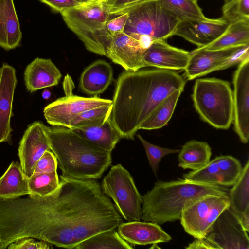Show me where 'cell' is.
Masks as SVG:
<instances>
[{
  "instance_id": "obj_1",
  "label": "cell",
  "mask_w": 249,
  "mask_h": 249,
  "mask_svg": "<svg viewBox=\"0 0 249 249\" xmlns=\"http://www.w3.org/2000/svg\"><path fill=\"white\" fill-rule=\"evenodd\" d=\"M123 222L115 205L95 179L61 175L57 189L46 196L0 198V249L24 238L74 249Z\"/></svg>"
},
{
  "instance_id": "obj_2",
  "label": "cell",
  "mask_w": 249,
  "mask_h": 249,
  "mask_svg": "<svg viewBox=\"0 0 249 249\" xmlns=\"http://www.w3.org/2000/svg\"><path fill=\"white\" fill-rule=\"evenodd\" d=\"M186 82L173 70L124 71L116 80L110 121L122 138L134 140L143 122L170 94L183 91Z\"/></svg>"
},
{
  "instance_id": "obj_3",
  "label": "cell",
  "mask_w": 249,
  "mask_h": 249,
  "mask_svg": "<svg viewBox=\"0 0 249 249\" xmlns=\"http://www.w3.org/2000/svg\"><path fill=\"white\" fill-rule=\"evenodd\" d=\"M50 149L62 175L77 179H97L110 166L111 152L103 150L64 126L48 127Z\"/></svg>"
},
{
  "instance_id": "obj_4",
  "label": "cell",
  "mask_w": 249,
  "mask_h": 249,
  "mask_svg": "<svg viewBox=\"0 0 249 249\" xmlns=\"http://www.w3.org/2000/svg\"><path fill=\"white\" fill-rule=\"evenodd\" d=\"M220 185L201 183L179 178L156 182L142 197L141 219L159 225L180 219L183 210L209 195L228 194Z\"/></svg>"
},
{
  "instance_id": "obj_5",
  "label": "cell",
  "mask_w": 249,
  "mask_h": 249,
  "mask_svg": "<svg viewBox=\"0 0 249 249\" xmlns=\"http://www.w3.org/2000/svg\"><path fill=\"white\" fill-rule=\"evenodd\" d=\"M192 98L201 118L212 126L228 129L233 123V91L230 83L216 78L196 80Z\"/></svg>"
},
{
  "instance_id": "obj_6",
  "label": "cell",
  "mask_w": 249,
  "mask_h": 249,
  "mask_svg": "<svg viewBox=\"0 0 249 249\" xmlns=\"http://www.w3.org/2000/svg\"><path fill=\"white\" fill-rule=\"evenodd\" d=\"M61 15L67 27L89 51L106 56L111 35L107 28L112 17L104 3H87L69 9Z\"/></svg>"
},
{
  "instance_id": "obj_7",
  "label": "cell",
  "mask_w": 249,
  "mask_h": 249,
  "mask_svg": "<svg viewBox=\"0 0 249 249\" xmlns=\"http://www.w3.org/2000/svg\"><path fill=\"white\" fill-rule=\"evenodd\" d=\"M128 13L124 32L128 35H146L165 40L174 36L181 20L159 0H143L122 14Z\"/></svg>"
},
{
  "instance_id": "obj_8",
  "label": "cell",
  "mask_w": 249,
  "mask_h": 249,
  "mask_svg": "<svg viewBox=\"0 0 249 249\" xmlns=\"http://www.w3.org/2000/svg\"><path fill=\"white\" fill-rule=\"evenodd\" d=\"M103 192L110 197L127 221H140L142 197L130 173L121 164L112 166L101 185Z\"/></svg>"
},
{
  "instance_id": "obj_9",
  "label": "cell",
  "mask_w": 249,
  "mask_h": 249,
  "mask_svg": "<svg viewBox=\"0 0 249 249\" xmlns=\"http://www.w3.org/2000/svg\"><path fill=\"white\" fill-rule=\"evenodd\" d=\"M230 205L228 194L206 196L183 210L179 219L181 224L194 238H204L218 216Z\"/></svg>"
},
{
  "instance_id": "obj_10",
  "label": "cell",
  "mask_w": 249,
  "mask_h": 249,
  "mask_svg": "<svg viewBox=\"0 0 249 249\" xmlns=\"http://www.w3.org/2000/svg\"><path fill=\"white\" fill-rule=\"evenodd\" d=\"M216 249H249L248 232L229 206L218 216L204 237Z\"/></svg>"
},
{
  "instance_id": "obj_11",
  "label": "cell",
  "mask_w": 249,
  "mask_h": 249,
  "mask_svg": "<svg viewBox=\"0 0 249 249\" xmlns=\"http://www.w3.org/2000/svg\"><path fill=\"white\" fill-rule=\"evenodd\" d=\"M112 101L97 96L90 97L66 95L46 106L43 110L47 122L53 126L68 127L71 121L78 114L87 109L111 105Z\"/></svg>"
},
{
  "instance_id": "obj_12",
  "label": "cell",
  "mask_w": 249,
  "mask_h": 249,
  "mask_svg": "<svg viewBox=\"0 0 249 249\" xmlns=\"http://www.w3.org/2000/svg\"><path fill=\"white\" fill-rule=\"evenodd\" d=\"M233 83L234 130L241 141L247 143L249 138V59L240 63Z\"/></svg>"
},
{
  "instance_id": "obj_13",
  "label": "cell",
  "mask_w": 249,
  "mask_h": 249,
  "mask_svg": "<svg viewBox=\"0 0 249 249\" xmlns=\"http://www.w3.org/2000/svg\"><path fill=\"white\" fill-rule=\"evenodd\" d=\"M146 50L137 39L123 32L111 36L106 56L124 70L135 71L146 67L143 61Z\"/></svg>"
},
{
  "instance_id": "obj_14",
  "label": "cell",
  "mask_w": 249,
  "mask_h": 249,
  "mask_svg": "<svg viewBox=\"0 0 249 249\" xmlns=\"http://www.w3.org/2000/svg\"><path fill=\"white\" fill-rule=\"evenodd\" d=\"M47 128L40 121L33 122L28 125L20 142L18 149L20 164L28 178L33 174L41 156L46 151L51 150Z\"/></svg>"
},
{
  "instance_id": "obj_15",
  "label": "cell",
  "mask_w": 249,
  "mask_h": 249,
  "mask_svg": "<svg viewBox=\"0 0 249 249\" xmlns=\"http://www.w3.org/2000/svg\"><path fill=\"white\" fill-rule=\"evenodd\" d=\"M229 23L222 17L205 21L184 19L178 25L174 36H181L198 48L203 47L217 39Z\"/></svg>"
},
{
  "instance_id": "obj_16",
  "label": "cell",
  "mask_w": 249,
  "mask_h": 249,
  "mask_svg": "<svg viewBox=\"0 0 249 249\" xmlns=\"http://www.w3.org/2000/svg\"><path fill=\"white\" fill-rule=\"evenodd\" d=\"M189 52L169 45L164 39H154L145 50L143 61L146 67L182 70L186 67Z\"/></svg>"
},
{
  "instance_id": "obj_17",
  "label": "cell",
  "mask_w": 249,
  "mask_h": 249,
  "mask_svg": "<svg viewBox=\"0 0 249 249\" xmlns=\"http://www.w3.org/2000/svg\"><path fill=\"white\" fill-rule=\"evenodd\" d=\"M17 83L15 69L3 63L0 67V142H8L11 137L10 120Z\"/></svg>"
},
{
  "instance_id": "obj_18",
  "label": "cell",
  "mask_w": 249,
  "mask_h": 249,
  "mask_svg": "<svg viewBox=\"0 0 249 249\" xmlns=\"http://www.w3.org/2000/svg\"><path fill=\"white\" fill-rule=\"evenodd\" d=\"M239 47L215 50L200 47L190 52L189 60L184 69L185 77L193 80L217 71L223 62Z\"/></svg>"
},
{
  "instance_id": "obj_19",
  "label": "cell",
  "mask_w": 249,
  "mask_h": 249,
  "mask_svg": "<svg viewBox=\"0 0 249 249\" xmlns=\"http://www.w3.org/2000/svg\"><path fill=\"white\" fill-rule=\"evenodd\" d=\"M118 233L124 240L133 245H146L169 242L171 236L160 225L140 221L122 222L117 227Z\"/></svg>"
},
{
  "instance_id": "obj_20",
  "label": "cell",
  "mask_w": 249,
  "mask_h": 249,
  "mask_svg": "<svg viewBox=\"0 0 249 249\" xmlns=\"http://www.w3.org/2000/svg\"><path fill=\"white\" fill-rule=\"evenodd\" d=\"M62 77L60 70L50 59L37 57L26 67L24 79L30 92L56 86Z\"/></svg>"
},
{
  "instance_id": "obj_21",
  "label": "cell",
  "mask_w": 249,
  "mask_h": 249,
  "mask_svg": "<svg viewBox=\"0 0 249 249\" xmlns=\"http://www.w3.org/2000/svg\"><path fill=\"white\" fill-rule=\"evenodd\" d=\"M113 80V70L110 64L104 60H97L82 72L79 88L86 94L97 96L107 89Z\"/></svg>"
},
{
  "instance_id": "obj_22",
  "label": "cell",
  "mask_w": 249,
  "mask_h": 249,
  "mask_svg": "<svg viewBox=\"0 0 249 249\" xmlns=\"http://www.w3.org/2000/svg\"><path fill=\"white\" fill-rule=\"evenodd\" d=\"M22 33L13 0H0V46L8 51L20 45Z\"/></svg>"
},
{
  "instance_id": "obj_23",
  "label": "cell",
  "mask_w": 249,
  "mask_h": 249,
  "mask_svg": "<svg viewBox=\"0 0 249 249\" xmlns=\"http://www.w3.org/2000/svg\"><path fill=\"white\" fill-rule=\"evenodd\" d=\"M71 129L93 145L111 152L122 138L109 118L100 125Z\"/></svg>"
},
{
  "instance_id": "obj_24",
  "label": "cell",
  "mask_w": 249,
  "mask_h": 249,
  "mask_svg": "<svg viewBox=\"0 0 249 249\" xmlns=\"http://www.w3.org/2000/svg\"><path fill=\"white\" fill-rule=\"evenodd\" d=\"M28 178L20 164L13 161L0 177V198L13 199L29 195Z\"/></svg>"
},
{
  "instance_id": "obj_25",
  "label": "cell",
  "mask_w": 249,
  "mask_h": 249,
  "mask_svg": "<svg viewBox=\"0 0 249 249\" xmlns=\"http://www.w3.org/2000/svg\"><path fill=\"white\" fill-rule=\"evenodd\" d=\"M178 166L184 169L196 170L208 163L212 155L207 142L192 140L186 142L178 152Z\"/></svg>"
},
{
  "instance_id": "obj_26",
  "label": "cell",
  "mask_w": 249,
  "mask_h": 249,
  "mask_svg": "<svg viewBox=\"0 0 249 249\" xmlns=\"http://www.w3.org/2000/svg\"><path fill=\"white\" fill-rule=\"evenodd\" d=\"M248 44H249V18H245L229 23L224 32L217 39L203 48L215 50Z\"/></svg>"
},
{
  "instance_id": "obj_27",
  "label": "cell",
  "mask_w": 249,
  "mask_h": 249,
  "mask_svg": "<svg viewBox=\"0 0 249 249\" xmlns=\"http://www.w3.org/2000/svg\"><path fill=\"white\" fill-rule=\"evenodd\" d=\"M182 92L177 89L167 96L143 122L139 129H157L166 125L172 116Z\"/></svg>"
},
{
  "instance_id": "obj_28",
  "label": "cell",
  "mask_w": 249,
  "mask_h": 249,
  "mask_svg": "<svg viewBox=\"0 0 249 249\" xmlns=\"http://www.w3.org/2000/svg\"><path fill=\"white\" fill-rule=\"evenodd\" d=\"M115 229L97 233L80 242L75 249H133Z\"/></svg>"
},
{
  "instance_id": "obj_29",
  "label": "cell",
  "mask_w": 249,
  "mask_h": 249,
  "mask_svg": "<svg viewBox=\"0 0 249 249\" xmlns=\"http://www.w3.org/2000/svg\"><path fill=\"white\" fill-rule=\"evenodd\" d=\"M230 190L228 196L232 210L239 215L249 209V160L243 167L236 182Z\"/></svg>"
},
{
  "instance_id": "obj_30",
  "label": "cell",
  "mask_w": 249,
  "mask_h": 249,
  "mask_svg": "<svg viewBox=\"0 0 249 249\" xmlns=\"http://www.w3.org/2000/svg\"><path fill=\"white\" fill-rule=\"evenodd\" d=\"M59 184L60 180L57 171L33 174L28 178L29 196H48L57 189Z\"/></svg>"
},
{
  "instance_id": "obj_31",
  "label": "cell",
  "mask_w": 249,
  "mask_h": 249,
  "mask_svg": "<svg viewBox=\"0 0 249 249\" xmlns=\"http://www.w3.org/2000/svg\"><path fill=\"white\" fill-rule=\"evenodd\" d=\"M168 9L184 19L205 21L209 20L198 5L197 0H159Z\"/></svg>"
},
{
  "instance_id": "obj_32",
  "label": "cell",
  "mask_w": 249,
  "mask_h": 249,
  "mask_svg": "<svg viewBox=\"0 0 249 249\" xmlns=\"http://www.w3.org/2000/svg\"><path fill=\"white\" fill-rule=\"evenodd\" d=\"M111 108L112 105L98 107L83 111L71 121L67 128L74 129L100 125L109 118Z\"/></svg>"
},
{
  "instance_id": "obj_33",
  "label": "cell",
  "mask_w": 249,
  "mask_h": 249,
  "mask_svg": "<svg viewBox=\"0 0 249 249\" xmlns=\"http://www.w3.org/2000/svg\"><path fill=\"white\" fill-rule=\"evenodd\" d=\"M221 186H232L240 176L243 167L240 161L229 155L216 156Z\"/></svg>"
},
{
  "instance_id": "obj_34",
  "label": "cell",
  "mask_w": 249,
  "mask_h": 249,
  "mask_svg": "<svg viewBox=\"0 0 249 249\" xmlns=\"http://www.w3.org/2000/svg\"><path fill=\"white\" fill-rule=\"evenodd\" d=\"M182 177L192 181L221 186L216 157L202 168L184 174Z\"/></svg>"
},
{
  "instance_id": "obj_35",
  "label": "cell",
  "mask_w": 249,
  "mask_h": 249,
  "mask_svg": "<svg viewBox=\"0 0 249 249\" xmlns=\"http://www.w3.org/2000/svg\"><path fill=\"white\" fill-rule=\"evenodd\" d=\"M222 18L229 23L249 18V0H229L224 1Z\"/></svg>"
},
{
  "instance_id": "obj_36",
  "label": "cell",
  "mask_w": 249,
  "mask_h": 249,
  "mask_svg": "<svg viewBox=\"0 0 249 249\" xmlns=\"http://www.w3.org/2000/svg\"><path fill=\"white\" fill-rule=\"evenodd\" d=\"M136 136L145 149L149 163L156 176L161 159L168 154L178 153L180 151L177 149L162 147L151 144L144 139L140 134H137Z\"/></svg>"
},
{
  "instance_id": "obj_37",
  "label": "cell",
  "mask_w": 249,
  "mask_h": 249,
  "mask_svg": "<svg viewBox=\"0 0 249 249\" xmlns=\"http://www.w3.org/2000/svg\"><path fill=\"white\" fill-rule=\"evenodd\" d=\"M57 160L51 150L46 151L36 162L33 174L51 172L57 171Z\"/></svg>"
},
{
  "instance_id": "obj_38",
  "label": "cell",
  "mask_w": 249,
  "mask_h": 249,
  "mask_svg": "<svg viewBox=\"0 0 249 249\" xmlns=\"http://www.w3.org/2000/svg\"><path fill=\"white\" fill-rule=\"evenodd\" d=\"M249 59V44L238 47L218 68L217 71L226 69Z\"/></svg>"
},
{
  "instance_id": "obj_39",
  "label": "cell",
  "mask_w": 249,
  "mask_h": 249,
  "mask_svg": "<svg viewBox=\"0 0 249 249\" xmlns=\"http://www.w3.org/2000/svg\"><path fill=\"white\" fill-rule=\"evenodd\" d=\"M53 247L52 244L41 240L36 242L31 238H24L19 239L9 245L8 249H49Z\"/></svg>"
},
{
  "instance_id": "obj_40",
  "label": "cell",
  "mask_w": 249,
  "mask_h": 249,
  "mask_svg": "<svg viewBox=\"0 0 249 249\" xmlns=\"http://www.w3.org/2000/svg\"><path fill=\"white\" fill-rule=\"evenodd\" d=\"M143 0H107L104 3L110 15L115 16L121 15L132 5Z\"/></svg>"
},
{
  "instance_id": "obj_41",
  "label": "cell",
  "mask_w": 249,
  "mask_h": 249,
  "mask_svg": "<svg viewBox=\"0 0 249 249\" xmlns=\"http://www.w3.org/2000/svg\"><path fill=\"white\" fill-rule=\"evenodd\" d=\"M128 18V13L125 12L110 18L107 22V28L111 36H114L124 32V28Z\"/></svg>"
},
{
  "instance_id": "obj_42",
  "label": "cell",
  "mask_w": 249,
  "mask_h": 249,
  "mask_svg": "<svg viewBox=\"0 0 249 249\" xmlns=\"http://www.w3.org/2000/svg\"><path fill=\"white\" fill-rule=\"evenodd\" d=\"M56 13H60L80 5L74 0H38Z\"/></svg>"
},
{
  "instance_id": "obj_43",
  "label": "cell",
  "mask_w": 249,
  "mask_h": 249,
  "mask_svg": "<svg viewBox=\"0 0 249 249\" xmlns=\"http://www.w3.org/2000/svg\"><path fill=\"white\" fill-rule=\"evenodd\" d=\"M185 248L186 249H215L204 238H195V240L193 242L189 244L188 246Z\"/></svg>"
},
{
  "instance_id": "obj_44",
  "label": "cell",
  "mask_w": 249,
  "mask_h": 249,
  "mask_svg": "<svg viewBox=\"0 0 249 249\" xmlns=\"http://www.w3.org/2000/svg\"><path fill=\"white\" fill-rule=\"evenodd\" d=\"M242 226L247 232L249 230V209L238 215Z\"/></svg>"
},
{
  "instance_id": "obj_45",
  "label": "cell",
  "mask_w": 249,
  "mask_h": 249,
  "mask_svg": "<svg viewBox=\"0 0 249 249\" xmlns=\"http://www.w3.org/2000/svg\"><path fill=\"white\" fill-rule=\"evenodd\" d=\"M51 95V93L49 90L46 89L42 93V97L44 99H48Z\"/></svg>"
},
{
  "instance_id": "obj_46",
  "label": "cell",
  "mask_w": 249,
  "mask_h": 249,
  "mask_svg": "<svg viewBox=\"0 0 249 249\" xmlns=\"http://www.w3.org/2000/svg\"><path fill=\"white\" fill-rule=\"evenodd\" d=\"M107 0H90L89 3H105Z\"/></svg>"
},
{
  "instance_id": "obj_47",
  "label": "cell",
  "mask_w": 249,
  "mask_h": 249,
  "mask_svg": "<svg viewBox=\"0 0 249 249\" xmlns=\"http://www.w3.org/2000/svg\"><path fill=\"white\" fill-rule=\"evenodd\" d=\"M80 4H85L89 2L90 0H74Z\"/></svg>"
}]
</instances>
